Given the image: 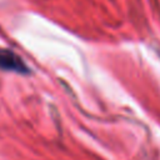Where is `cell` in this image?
I'll use <instances>...</instances> for the list:
<instances>
[{
	"mask_svg": "<svg viewBox=\"0 0 160 160\" xmlns=\"http://www.w3.org/2000/svg\"><path fill=\"white\" fill-rule=\"evenodd\" d=\"M0 69L18 74H29L30 71L22 59L9 49H0Z\"/></svg>",
	"mask_w": 160,
	"mask_h": 160,
	"instance_id": "obj_1",
	"label": "cell"
}]
</instances>
